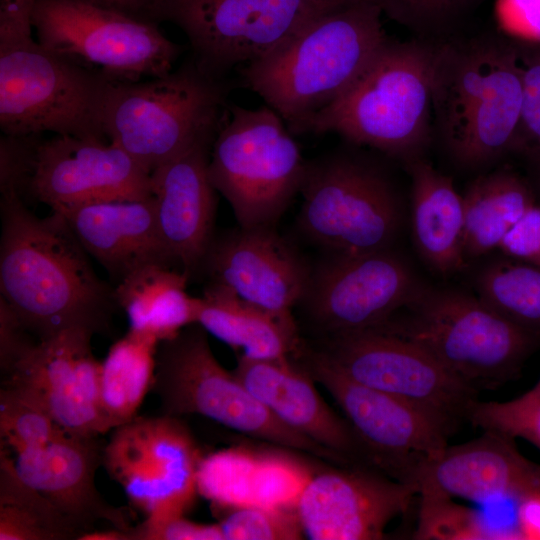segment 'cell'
<instances>
[{
  "label": "cell",
  "instance_id": "33",
  "mask_svg": "<svg viewBox=\"0 0 540 540\" xmlns=\"http://www.w3.org/2000/svg\"><path fill=\"white\" fill-rule=\"evenodd\" d=\"M418 523L414 539L481 540L505 539L479 511L455 503L452 498L418 494Z\"/></svg>",
  "mask_w": 540,
  "mask_h": 540
},
{
  "label": "cell",
  "instance_id": "2",
  "mask_svg": "<svg viewBox=\"0 0 540 540\" xmlns=\"http://www.w3.org/2000/svg\"><path fill=\"white\" fill-rule=\"evenodd\" d=\"M431 96L433 126L455 164L483 169L513 153L523 101L517 44L455 34L436 42Z\"/></svg>",
  "mask_w": 540,
  "mask_h": 540
},
{
  "label": "cell",
  "instance_id": "3",
  "mask_svg": "<svg viewBox=\"0 0 540 540\" xmlns=\"http://www.w3.org/2000/svg\"><path fill=\"white\" fill-rule=\"evenodd\" d=\"M381 16L380 8L365 0L323 12L243 67V84L294 133L342 96L389 40Z\"/></svg>",
  "mask_w": 540,
  "mask_h": 540
},
{
  "label": "cell",
  "instance_id": "34",
  "mask_svg": "<svg viewBox=\"0 0 540 540\" xmlns=\"http://www.w3.org/2000/svg\"><path fill=\"white\" fill-rule=\"evenodd\" d=\"M418 38L433 42L455 34L479 0H365Z\"/></svg>",
  "mask_w": 540,
  "mask_h": 540
},
{
  "label": "cell",
  "instance_id": "28",
  "mask_svg": "<svg viewBox=\"0 0 540 540\" xmlns=\"http://www.w3.org/2000/svg\"><path fill=\"white\" fill-rule=\"evenodd\" d=\"M188 280L180 270L148 264L119 281L115 298L127 314L129 329L161 342L196 324L198 297L186 292Z\"/></svg>",
  "mask_w": 540,
  "mask_h": 540
},
{
  "label": "cell",
  "instance_id": "26",
  "mask_svg": "<svg viewBox=\"0 0 540 540\" xmlns=\"http://www.w3.org/2000/svg\"><path fill=\"white\" fill-rule=\"evenodd\" d=\"M411 178V224L416 248L441 275L463 269V199L452 179L423 157L404 164Z\"/></svg>",
  "mask_w": 540,
  "mask_h": 540
},
{
  "label": "cell",
  "instance_id": "7",
  "mask_svg": "<svg viewBox=\"0 0 540 540\" xmlns=\"http://www.w3.org/2000/svg\"><path fill=\"white\" fill-rule=\"evenodd\" d=\"M424 348L476 390L519 376L540 344L477 296L425 284L378 326Z\"/></svg>",
  "mask_w": 540,
  "mask_h": 540
},
{
  "label": "cell",
  "instance_id": "29",
  "mask_svg": "<svg viewBox=\"0 0 540 540\" xmlns=\"http://www.w3.org/2000/svg\"><path fill=\"white\" fill-rule=\"evenodd\" d=\"M462 199L466 262L498 248L514 224L536 204L530 185L509 169L478 176Z\"/></svg>",
  "mask_w": 540,
  "mask_h": 540
},
{
  "label": "cell",
  "instance_id": "35",
  "mask_svg": "<svg viewBox=\"0 0 540 540\" xmlns=\"http://www.w3.org/2000/svg\"><path fill=\"white\" fill-rule=\"evenodd\" d=\"M64 432L39 405L11 390L1 389V450L16 454L46 444Z\"/></svg>",
  "mask_w": 540,
  "mask_h": 540
},
{
  "label": "cell",
  "instance_id": "12",
  "mask_svg": "<svg viewBox=\"0 0 540 540\" xmlns=\"http://www.w3.org/2000/svg\"><path fill=\"white\" fill-rule=\"evenodd\" d=\"M31 22L44 47L112 81L163 76L185 49L157 23L84 0H36Z\"/></svg>",
  "mask_w": 540,
  "mask_h": 540
},
{
  "label": "cell",
  "instance_id": "11",
  "mask_svg": "<svg viewBox=\"0 0 540 540\" xmlns=\"http://www.w3.org/2000/svg\"><path fill=\"white\" fill-rule=\"evenodd\" d=\"M302 347L353 380L413 406L448 437L468 421L478 400V390L424 348L378 327L302 340Z\"/></svg>",
  "mask_w": 540,
  "mask_h": 540
},
{
  "label": "cell",
  "instance_id": "24",
  "mask_svg": "<svg viewBox=\"0 0 540 540\" xmlns=\"http://www.w3.org/2000/svg\"><path fill=\"white\" fill-rule=\"evenodd\" d=\"M514 440L483 431L477 439L448 445L420 465L414 479L418 494L478 503L513 500L539 465L525 458Z\"/></svg>",
  "mask_w": 540,
  "mask_h": 540
},
{
  "label": "cell",
  "instance_id": "38",
  "mask_svg": "<svg viewBox=\"0 0 540 540\" xmlns=\"http://www.w3.org/2000/svg\"><path fill=\"white\" fill-rule=\"evenodd\" d=\"M522 69L521 122L513 153L523 156L540 174V44L518 45Z\"/></svg>",
  "mask_w": 540,
  "mask_h": 540
},
{
  "label": "cell",
  "instance_id": "42",
  "mask_svg": "<svg viewBox=\"0 0 540 540\" xmlns=\"http://www.w3.org/2000/svg\"><path fill=\"white\" fill-rule=\"evenodd\" d=\"M498 249L511 259L540 267V205H533L502 239Z\"/></svg>",
  "mask_w": 540,
  "mask_h": 540
},
{
  "label": "cell",
  "instance_id": "27",
  "mask_svg": "<svg viewBox=\"0 0 540 540\" xmlns=\"http://www.w3.org/2000/svg\"><path fill=\"white\" fill-rule=\"evenodd\" d=\"M196 324L252 359L291 357L302 340L294 316L269 312L211 281L198 297Z\"/></svg>",
  "mask_w": 540,
  "mask_h": 540
},
{
  "label": "cell",
  "instance_id": "43",
  "mask_svg": "<svg viewBox=\"0 0 540 540\" xmlns=\"http://www.w3.org/2000/svg\"><path fill=\"white\" fill-rule=\"evenodd\" d=\"M502 27L520 42L540 44V0H497Z\"/></svg>",
  "mask_w": 540,
  "mask_h": 540
},
{
  "label": "cell",
  "instance_id": "45",
  "mask_svg": "<svg viewBox=\"0 0 540 540\" xmlns=\"http://www.w3.org/2000/svg\"><path fill=\"white\" fill-rule=\"evenodd\" d=\"M105 8L116 10L130 16L146 20L150 0H84Z\"/></svg>",
  "mask_w": 540,
  "mask_h": 540
},
{
  "label": "cell",
  "instance_id": "31",
  "mask_svg": "<svg viewBox=\"0 0 540 540\" xmlns=\"http://www.w3.org/2000/svg\"><path fill=\"white\" fill-rule=\"evenodd\" d=\"M81 530L17 475L0 453V540H79Z\"/></svg>",
  "mask_w": 540,
  "mask_h": 540
},
{
  "label": "cell",
  "instance_id": "32",
  "mask_svg": "<svg viewBox=\"0 0 540 540\" xmlns=\"http://www.w3.org/2000/svg\"><path fill=\"white\" fill-rule=\"evenodd\" d=\"M476 296L540 344V267L496 259L475 275Z\"/></svg>",
  "mask_w": 540,
  "mask_h": 540
},
{
  "label": "cell",
  "instance_id": "46",
  "mask_svg": "<svg viewBox=\"0 0 540 540\" xmlns=\"http://www.w3.org/2000/svg\"><path fill=\"white\" fill-rule=\"evenodd\" d=\"M321 12H326L359 0H308Z\"/></svg>",
  "mask_w": 540,
  "mask_h": 540
},
{
  "label": "cell",
  "instance_id": "44",
  "mask_svg": "<svg viewBox=\"0 0 540 540\" xmlns=\"http://www.w3.org/2000/svg\"><path fill=\"white\" fill-rule=\"evenodd\" d=\"M518 539L540 540V465L513 498Z\"/></svg>",
  "mask_w": 540,
  "mask_h": 540
},
{
  "label": "cell",
  "instance_id": "8",
  "mask_svg": "<svg viewBox=\"0 0 540 540\" xmlns=\"http://www.w3.org/2000/svg\"><path fill=\"white\" fill-rule=\"evenodd\" d=\"M151 389L166 415H201L280 448L302 452L331 465H348L275 417L233 371H227L218 362L206 330L198 324L159 342Z\"/></svg>",
  "mask_w": 540,
  "mask_h": 540
},
{
  "label": "cell",
  "instance_id": "41",
  "mask_svg": "<svg viewBox=\"0 0 540 540\" xmlns=\"http://www.w3.org/2000/svg\"><path fill=\"white\" fill-rule=\"evenodd\" d=\"M38 342L39 340L15 311L0 297V369L2 377L25 358Z\"/></svg>",
  "mask_w": 540,
  "mask_h": 540
},
{
  "label": "cell",
  "instance_id": "25",
  "mask_svg": "<svg viewBox=\"0 0 540 540\" xmlns=\"http://www.w3.org/2000/svg\"><path fill=\"white\" fill-rule=\"evenodd\" d=\"M59 213L89 256L117 283L148 264L173 267L159 234L152 196L89 203Z\"/></svg>",
  "mask_w": 540,
  "mask_h": 540
},
{
  "label": "cell",
  "instance_id": "30",
  "mask_svg": "<svg viewBox=\"0 0 540 540\" xmlns=\"http://www.w3.org/2000/svg\"><path fill=\"white\" fill-rule=\"evenodd\" d=\"M158 344L154 337L129 329L110 347L99 382L104 434L137 416L152 387Z\"/></svg>",
  "mask_w": 540,
  "mask_h": 540
},
{
  "label": "cell",
  "instance_id": "13",
  "mask_svg": "<svg viewBox=\"0 0 540 540\" xmlns=\"http://www.w3.org/2000/svg\"><path fill=\"white\" fill-rule=\"evenodd\" d=\"M321 13L308 0H150L146 20L178 26L196 65L211 77L225 79Z\"/></svg>",
  "mask_w": 540,
  "mask_h": 540
},
{
  "label": "cell",
  "instance_id": "14",
  "mask_svg": "<svg viewBox=\"0 0 540 540\" xmlns=\"http://www.w3.org/2000/svg\"><path fill=\"white\" fill-rule=\"evenodd\" d=\"M203 457L188 428L174 416H136L113 429L103 465L146 518L185 515L197 493Z\"/></svg>",
  "mask_w": 540,
  "mask_h": 540
},
{
  "label": "cell",
  "instance_id": "37",
  "mask_svg": "<svg viewBox=\"0 0 540 540\" xmlns=\"http://www.w3.org/2000/svg\"><path fill=\"white\" fill-rule=\"evenodd\" d=\"M468 422L483 431L522 438L540 450V393L529 389L509 401L476 400Z\"/></svg>",
  "mask_w": 540,
  "mask_h": 540
},
{
  "label": "cell",
  "instance_id": "22",
  "mask_svg": "<svg viewBox=\"0 0 540 540\" xmlns=\"http://www.w3.org/2000/svg\"><path fill=\"white\" fill-rule=\"evenodd\" d=\"M233 373L281 422L351 466L377 470L372 455L346 418L320 396L315 381L291 357L239 355Z\"/></svg>",
  "mask_w": 540,
  "mask_h": 540
},
{
  "label": "cell",
  "instance_id": "36",
  "mask_svg": "<svg viewBox=\"0 0 540 540\" xmlns=\"http://www.w3.org/2000/svg\"><path fill=\"white\" fill-rule=\"evenodd\" d=\"M218 524L224 540H298L305 535L295 505L232 507Z\"/></svg>",
  "mask_w": 540,
  "mask_h": 540
},
{
  "label": "cell",
  "instance_id": "10",
  "mask_svg": "<svg viewBox=\"0 0 540 540\" xmlns=\"http://www.w3.org/2000/svg\"><path fill=\"white\" fill-rule=\"evenodd\" d=\"M299 225L331 254L391 248L402 208L388 173L365 156L336 151L307 163Z\"/></svg>",
  "mask_w": 540,
  "mask_h": 540
},
{
  "label": "cell",
  "instance_id": "4",
  "mask_svg": "<svg viewBox=\"0 0 540 540\" xmlns=\"http://www.w3.org/2000/svg\"><path fill=\"white\" fill-rule=\"evenodd\" d=\"M36 0H0V128L4 135L53 132L106 138L102 109L112 80L35 40Z\"/></svg>",
  "mask_w": 540,
  "mask_h": 540
},
{
  "label": "cell",
  "instance_id": "40",
  "mask_svg": "<svg viewBox=\"0 0 540 540\" xmlns=\"http://www.w3.org/2000/svg\"><path fill=\"white\" fill-rule=\"evenodd\" d=\"M125 540H224L219 524H200L185 515L146 518L123 530Z\"/></svg>",
  "mask_w": 540,
  "mask_h": 540
},
{
  "label": "cell",
  "instance_id": "5",
  "mask_svg": "<svg viewBox=\"0 0 540 540\" xmlns=\"http://www.w3.org/2000/svg\"><path fill=\"white\" fill-rule=\"evenodd\" d=\"M435 43L388 40L336 101L294 133L339 134L406 164L423 157L433 126L431 76Z\"/></svg>",
  "mask_w": 540,
  "mask_h": 540
},
{
  "label": "cell",
  "instance_id": "18",
  "mask_svg": "<svg viewBox=\"0 0 540 540\" xmlns=\"http://www.w3.org/2000/svg\"><path fill=\"white\" fill-rule=\"evenodd\" d=\"M93 336L88 330L71 328L40 340L2 377V388L39 405L68 434H104L99 388L101 362L92 352Z\"/></svg>",
  "mask_w": 540,
  "mask_h": 540
},
{
  "label": "cell",
  "instance_id": "9",
  "mask_svg": "<svg viewBox=\"0 0 540 540\" xmlns=\"http://www.w3.org/2000/svg\"><path fill=\"white\" fill-rule=\"evenodd\" d=\"M307 163L282 117L268 105L227 106L208 173L242 228L272 227L300 192Z\"/></svg>",
  "mask_w": 540,
  "mask_h": 540
},
{
  "label": "cell",
  "instance_id": "21",
  "mask_svg": "<svg viewBox=\"0 0 540 540\" xmlns=\"http://www.w3.org/2000/svg\"><path fill=\"white\" fill-rule=\"evenodd\" d=\"M215 136L199 140L151 172L160 237L172 265L188 278L202 269L214 238L217 190L208 165Z\"/></svg>",
  "mask_w": 540,
  "mask_h": 540
},
{
  "label": "cell",
  "instance_id": "39",
  "mask_svg": "<svg viewBox=\"0 0 540 540\" xmlns=\"http://www.w3.org/2000/svg\"><path fill=\"white\" fill-rule=\"evenodd\" d=\"M38 135H4L0 141V192L1 195L27 191L32 171Z\"/></svg>",
  "mask_w": 540,
  "mask_h": 540
},
{
  "label": "cell",
  "instance_id": "16",
  "mask_svg": "<svg viewBox=\"0 0 540 540\" xmlns=\"http://www.w3.org/2000/svg\"><path fill=\"white\" fill-rule=\"evenodd\" d=\"M291 358L328 391L387 476L415 486L420 465L448 446L442 428L408 403L353 380L302 346Z\"/></svg>",
  "mask_w": 540,
  "mask_h": 540
},
{
  "label": "cell",
  "instance_id": "47",
  "mask_svg": "<svg viewBox=\"0 0 540 540\" xmlns=\"http://www.w3.org/2000/svg\"><path fill=\"white\" fill-rule=\"evenodd\" d=\"M534 392H539L540 393V378L539 380L536 382V384L530 389Z\"/></svg>",
  "mask_w": 540,
  "mask_h": 540
},
{
  "label": "cell",
  "instance_id": "15",
  "mask_svg": "<svg viewBox=\"0 0 540 540\" xmlns=\"http://www.w3.org/2000/svg\"><path fill=\"white\" fill-rule=\"evenodd\" d=\"M392 248L331 254L311 270L298 305L314 338L373 328L406 305L422 287Z\"/></svg>",
  "mask_w": 540,
  "mask_h": 540
},
{
  "label": "cell",
  "instance_id": "6",
  "mask_svg": "<svg viewBox=\"0 0 540 540\" xmlns=\"http://www.w3.org/2000/svg\"><path fill=\"white\" fill-rule=\"evenodd\" d=\"M233 84L207 75L191 56L163 76L111 81L102 109L103 132L151 173L217 134Z\"/></svg>",
  "mask_w": 540,
  "mask_h": 540
},
{
  "label": "cell",
  "instance_id": "23",
  "mask_svg": "<svg viewBox=\"0 0 540 540\" xmlns=\"http://www.w3.org/2000/svg\"><path fill=\"white\" fill-rule=\"evenodd\" d=\"M104 447L99 436L64 432L46 444L16 453L13 465L19 478L70 519L82 535L95 530L99 521L127 530L131 527L127 509L108 504L95 485Z\"/></svg>",
  "mask_w": 540,
  "mask_h": 540
},
{
  "label": "cell",
  "instance_id": "17",
  "mask_svg": "<svg viewBox=\"0 0 540 540\" xmlns=\"http://www.w3.org/2000/svg\"><path fill=\"white\" fill-rule=\"evenodd\" d=\"M51 211L152 196L151 173L116 143L54 135L37 140L27 191Z\"/></svg>",
  "mask_w": 540,
  "mask_h": 540
},
{
  "label": "cell",
  "instance_id": "19",
  "mask_svg": "<svg viewBox=\"0 0 540 540\" xmlns=\"http://www.w3.org/2000/svg\"><path fill=\"white\" fill-rule=\"evenodd\" d=\"M416 486L363 466L327 468L303 484L295 508L313 540H378L408 512Z\"/></svg>",
  "mask_w": 540,
  "mask_h": 540
},
{
  "label": "cell",
  "instance_id": "20",
  "mask_svg": "<svg viewBox=\"0 0 540 540\" xmlns=\"http://www.w3.org/2000/svg\"><path fill=\"white\" fill-rule=\"evenodd\" d=\"M211 282L280 316H293L311 270L272 227L242 228L213 238L202 269Z\"/></svg>",
  "mask_w": 540,
  "mask_h": 540
},
{
  "label": "cell",
  "instance_id": "1",
  "mask_svg": "<svg viewBox=\"0 0 540 540\" xmlns=\"http://www.w3.org/2000/svg\"><path fill=\"white\" fill-rule=\"evenodd\" d=\"M0 297L40 341L81 328L107 333L115 289L94 271L66 218L31 212L17 194L1 195Z\"/></svg>",
  "mask_w": 540,
  "mask_h": 540
}]
</instances>
